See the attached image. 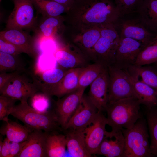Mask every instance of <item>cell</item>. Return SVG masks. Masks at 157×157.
<instances>
[{
    "label": "cell",
    "instance_id": "6da1fadb",
    "mask_svg": "<svg viewBox=\"0 0 157 157\" xmlns=\"http://www.w3.org/2000/svg\"><path fill=\"white\" fill-rule=\"evenodd\" d=\"M66 13L68 28L75 29L113 23L119 16L114 0H74Z\"/></svg>",
    "mask_w": 157,
    "mask_h": 157
},
{
    "label": "cell",
    "instance_id": "7a4b0ae2",
    "mask_svg": "<svg viewBox=\"0 0 157 157\" xmlns=\"http://www.w3.org/2000/svg\"><path fill=\"white\" fill-rule=\"evenodd\" d=\"M140 103L135 97L122 99L108 104L106 108L107 124L112 131L129 129L142 117Z\"/></svg>",
    "mask_w": 157,
    "mask_h": 157
},
{
    "label": "cell",
    "instance_id": "3957f363",
    "mask_svg": "<svg viewBox=\"0 0 157 157\" xmlns=\"http://www.w3.org/2000/svg\"><path fill=\"white\" fill-rule=\"evenodd\" d=\"M9 115L32 129L43 130L49 133L63 131L54 110L45 113L40 112L30 106L27 101L21 102L15 105L10 111Z\"/></svg>",
    "mask_w": 157,
    "mask_h": 157
},
{
    "label": "cell",
    "instance_id": "277c9868",
    "mask_svg": "<svg viewBox=\"0 0 157 157\" xmlns=\"http://www.w3.org/2000/svg\"><path fill=\"white\" fill-rule=\"evenodd\" d=\"M147 121L142 117L132 127L121 130L125 141L122 157H151Z\"/></svg>",
    "mask_w": 157,
    "mask_h": 157
},
{
    "label": "cell",
    "instance_id": "5b68a950",
    "mask_svg": "<svg viewBox=\"0 0 157 157\" xmlns=\"http://www.w3.org/2000/svg\"><path fill=\"white\" fill-rule=\"evenodd\" d=\"M100 36L94 45L90 59L106 67L113 65L120 38L113 23L100 26Z\"/></svg>",
    "mask_w": 157,
    "mask_h": 157
},
{
    "label": "cell",
    "instance_id": "8992f818",
    "mask_svg": "<svg viewBox=\"0 0 157 157\" xmlns=\"http://www.w3.org/2000/svg\"><path fill=\"white\" fill-rule=\"evenodd\" d=\"M113 24L120 38L136 40L145 47L154 40L157 35L146 26L138 13L120 15Z\"/></svg>",
    "mask_w": 157,
    "mask_h": 157
},
{
    "label": "cell",
    "instance_id": "52a82bcc",
    "mask_svg": "<svg viewBox=\"0 0 157 157\" xmlns=\"http://www.w3.org/2000/svg\"><path fill=\"white\" fill-rule=\"evenodd\" d=\"M23 71H16L0 91V95L19 100L20 102L27 101L29 98L32 97L40 90L33 75L31 80L26 75L22 73Z\"/></svg>",
    "mask_w": 157,
    "mask_h": 157
},
{
    "label": "cell",
    "instance_id": "ba28073f",
    "mask_svg": "<svg viewBox=\"0 0 157 157\" xmlns=\"http://www.w3.org/2000/svg\"><path fill=\"white\" fill-rule=\"evenodd\" d=\"M107 67L109 75L108 104L128 98H137L125 71L113 65Z\"/></svg>",
    "mask_w": 157,
    "mask_h": 157
},
{
    "label": "cell",
    "instance_id": "9c48e42d",
    "mask_svg": "<svg viewBox=\"0 0 157 157\" xmlns=\"http://www.w3.org/2000/svg\"><path fill=\"white\" fill-rule=\"evenodd\" d=\"M13 0L14 8L7 22L8 29L22 30L31 27L35 21L32 0Z\"/></svg>",
    "mask_w": 157,
    "mask_h": 157
},
{
    "label": "cell",
    "instance_id": "30bf717a",
    "mask_svg": "<svg viewBox=\"0 0 157 157\" xmlns=\"http://www.w3.org/2000/svg\"><path fill=\"white\" fill-rule=\"evenodd\" d=\"M53 55L58 63L67 69L84 67L89 65V59L69 41L58 47Z\"/></svg>",
    "mask_w": 157,
    "mask_h": 157
},
{
    "label": "cell",
    "instance_id": "8fae6325",
    "mask_svg": "<svg viewBox=\"0 0 157 157\" xmlns=\"http://www.w3.org/2000/svg\"><path fill=\"white\" fill-rule=\"evenodd\" d=\"M145 47L136 40L129 38H120L113 66L126 69L135 65L138 55Z\"/></svg>",
    "mask_w": 157,
    "mask_h": 157
},
{
    "label": "cell",
    "instance_id": "7c38bea8",
    "mask_svg": "<svg viewBox=\"0 0 157 157\" xmlns=\"http://www.w3.org/2000/svg\"><path fill=\"white\" fill-rule=\"evenodd\" d=\"M85 89L78 88L59 99L56 102L54 111L63 131L78 107Z\"/></svg>",
    "mask_w": 157,
    "mask_h": 157
},
{
    "label": "cell",
    "instance_id": "4fadbf2b",
    "mask_svg": "<svg viewBox=\"0 0 157 157\" xmlns=\"http://www.w3.org/2000/svg\"><path fill=\"white\" fill-rule=\"evenodd\" d=\"M69 41L89 59L92 50L100 36V26L80 29L68 28Z\"/></svg>",
    "mask_w": 157,
    "mask_h": 157
},
{
    "label": "cell",
    "instance_id": "5bb4252c",
    "mask_svg": "<svg viewBox=\"0 0 157 157\" xmlns=\"http://www.w3.org/2000/svg\"><path fill=\"white\" fill-rule=\"evenodd\" d=\"M91 125L85 129V142L87 149L91 155L97 154L106 131L107 118L102 112L98 111Z\"/></svg>",
    "mask_w": 157,
    "mask_h": 157
},
{
    "label": "cell",
    "instance_id": "9a60e30c",
    "mask_svg": "<svg viewBox=\"0 0 157 157\" xmlns=\"http://www.w3.org/2000/svg\"><path fill=\"white\" fill-rule=\"evenodd\" d=\"M98 111L88 96L84 94L65 130L69 129H85L92 124Z\"/></svg>",
    "mask_w": 157,
    "mask_h": 157
},
{
    "label": "cell",
    "instance_id": "2e32d148",
    "mask_svg": "<svg viewBox=\"0 0 157 157\" xmlns=\"http://www.w3.org/2000/svg\"><path fill=\"white\" fill-rule=\"evenodd\" d=\"M88 96L98 111H105L108 101L109 75L105 67L97 78L90 84Z\"/></svg>",
    "mask_w": 157,
    "mask_h": 157
},
{
    "label": "cell",
    "instance_id": "e0dca14e",
    "mask_svg": "<svg viewBox=\"0 0 157 157\" xmlns=\"http://www.w3.org/2000/svg\"><path fill=\"white\" fill-rule=\"evenodd\" d=\"M48 133L42 130L33 129L25 146L16 157H47L46 142Z\"/></svg>",
    "mask_w": 157,
    "mask_h": 157
},
{
    "label": "cell",
    "instance_id": "ac0fdd59",
    "mask_svg": "<svg viewBox=\"0 0 157 157\" xmlns=\"http://www.w3.org/2000/svg\"><path fill=\"white\" fill-rule=\"evenodd\" d=\"M124 141L121 130L116 131H106L97 154L106 157H122Z\"/></svg>",
    "mask_w": 157,
    "mask_h": 157
},
{
    "label": "cell",
    "instance_id": "d6986e66",
    "mask_svg": "<svg viewBox=\"0 0 157 157\" xmlns=\"http://www.w3.org/2000/svg\"><path fill=\"white\" fill-rule=\"evenodd\" d=\"M0 38L13 44L21 49L23 53L33 56L36 55L32 38L22 30L7 29L0 32Z\"/></svg>",
    "mask_w": 157,
    "mask_h": 157
},
{
    "label": "cell",
    "instance_id": "ffe728a7",
    "mask_svg": "<svg viewBox=\"0 0 157 157\" xmlns=\"http://www.w3.org/2000/svg\"><path fill=\"white\" fill-rule=\"evenodd\" d=\"M84 67L67 69L60 81L50 90L48 96L59 99L78 88L79 76Z\"/></svg>",
    "mask_w": 157,
    "mask_h": 157
},
{
    "label": "cell",
    "instance_id": "44dd1931",
    "mask_svg": "<svg viewBox=\"0 0 157 157\" xmlns=\"http://www.w3.org/2000/svg\"><path fill=\"white\" fill-rule=\"evenodd\" d=\"M84 130L69 129L64 131L67 150L72 157L92 156L86 147Z\"/></svg>",
    "mask_w": 157,
    "mask_h": 157
},
{
    "label": "cell",
    "instance_id": "7402d4cb",
    "mask_svg": "<svg viewBox=\"0 0 157 157\" xmlns=\"http://www.w3.org/2000/svg\"><path fill=\"white\" fill-rule=\"evenodd\" d=\"M124 70L129 76L137 98L140 104L149 109L157 106V92L151 87L132 76Z\"/></svg>",
    "mask_w": 157,
    "mask_h": 157
},
{
    "label": "cell",
    "instance_id": "603a6c76",
    "mask_svg": "<svg viewBox=\"0 0 157 157\" xmlns=\"http://www.w3.org/2000/svg\"><path fill=\"white\" fill-rule=\"evenodd\" d=\"M5 124L0 129L1 135H6L11 142H19L27 139L33 129L12 121L8 118L4 121Z\"/></svg>",
    "mask_w": 157,
    "mask_h": 157
},
{
    "label": "cell",
    "instance_id": "cb8c5ba5",
    "mask_svg": "<svg viewBox=\"0 0 157 157\" xmlns=\"http://www.w3.org/2000/svg\"><path fill=\"white\" fill-rule=\"evenodd\" d=\"M67 70L54 68L38 73V79L34 76L40 90L48 96L50 90L60 81Z\"/></svg>",
    "mask_w": 157,
    "mask_h": 157
},
{
    "label": "cell",
    "instance_id": "d4e9b609",
    "mask_svg": "<svg viewBox=\"0 0 157 157\" xmlns=\"http://www.w3.org/2000/svg\"><path fill=\"white\" fill-rule=\"evenodd\" d=\"M46 17L39 26V37L50 38L56 40L66 28L64 24V17L62 15Z\"/></svg>",
    "mask_w": 157,
    "mask_h": 157
},
{
    "label": "cell",
    "instance_id": "484cf974",
    "mask_svg": "<svg viewBox=\"0 0 157 157\" xmlns=\"http://www.w3.org/2000/svg\"><path fill=\"white\" fill-rule=\"evenodd\" d=\"M125 70L132 76L151 87L157 92V70L155 68L135 65Z\"/></svg>",
    "mask_w": 157,
    "mask_h": 157
},
{
    "label": "cell",
    "instance_id": "4316f807",
    "mask_svg": "<svg viewBox=\"0 0 157 157\" xmlns=\"http://www.w3.org/2000/svg\"><path fill=\"white\" fill-rule=\"evenodd\" d=\"M138 14L146 26L157 34V0H145Z\"/></svg>",
    "mask_w": 157,
    "mask_h": 157
},
{
    "label": "cell",
    "instance_id": "83f0119b",
    "mask_svg": "<svg viewBox=\"0 0 157 157\" xmlns=\"http://www.w3.org/2000/svg\"><path fill=\"white\" fill-rule=\"evenodd\" d=\"M66 140L65 135L56 132L49 133L46 142L47 157L64 156L66 153Z\"/></svg>",
    "mask_w": 157,
    "mask_h": 157
},
{
    "label": "cell",
    "instance_id": "f1b7e54d",
    "mask_svg": "<svg viewBox=\"0 0 157 157\" xmlns=\"http://www.w3.org/2000/svg\"><path fill=\"white\" fill-rule=\"evenodd\" d=\"M38 10L46 17H57L66 13L68 9L52 0H32Z\"/></svg>",
    "mask_w": 157,
    "mask_h": 157
},
{
    "label": "cell",
    "instance_id": "f546056e",
    "mask_svg": "<svg viewBox=\"0 0 157 157\" xmlns=\"http://www.w3.org/2000/svg\"><path fill=\"white\" fill-rule=\"evenodd\" d=\"M105 67L101 63L95 62L84 67L79 76L78 88H86L90 85Z\"/></svg>",
    "mask_w": 157,
    "mask_h": 157
},
{
    "label": "cell",
    "instance_id": "4dcf8cb0",
    "mask_svg": "<svg viewBox=\"0 0 157 157\" xmlns=\"http://www.w3.org/2000/svg\"><path fill=\"white\" fill-rule=\"evenodd\" d=\"M147 122L151 139L150 150L153 156L157 157V111L153 108H148Z\"/></svg>",
    "mask_w": 157,
    "mask_h": 157
},
{
    "label": "cell",
    "instance_id": "1f68e13d",
    "mask_svg": "<svg viewBox=\"0 0 157 157\" xmlns=\"http://www.w3.org/2000/svg\"><path fill=\"white\" fill-rule=\"evenodd\" d=\"M157 62V34L154 40L139 53L135 65L143 66Z\"/></svg>",
    "mask_w": 157,
    "mask_h": 157
},
{
    "label": "cell",
    "instance_id": "d6a6232c",
    "mask_svg": "<svg viewBox=\"0 0 157 157\" xmlns=\"http://www.w3.org/2000/svg\"><path fill=\"white\" fill-rule=\"evenodd\" d=\"M17 56L0 51V72L25 70L22 63Z\"/></svg>",
    "mask_w": 157,
    "mask_h": 157
},
{
    "label": "cell",
    "instance_id": "836d02e7",
    "mask_svg": "<svg viewBox=\"0 0 157 157\" xmlns=\"http://www.w3.org/2000/svg\"><path fill=\"white\" fill-rule=\"evenodd\" d=\"M120 15L138 13L145 0H114Z\"/></svg>",
    "mask_w": 157,
    "mask_h": 157
},
{
    "label": "cell",
    "instance_id": "e575fe53",
    "mask_svg": "<svg viewBox=\"0 0 157 157\" xmlns=\"http://www.w3.org/2000/svg\"><path fill=\"white\" fill-rule=\"evenodd\" d=\"M50 97L44 93L35 94L31 97V107L38 111L42 113L49 111V109L50 105Z\"/></svg>",
    "mask_w": 157,
    "mask_h": 157
},
{
    "label": "cell",
    "instance_id": "d590c367",
    "mask_svg": "<svg viewBox=\"0 0 157 157\" xmlns=\"http://www.w3.org/2000/svg\"><path fill=\"white\" fill-rule=\"evenodd\" d=\"M17 100L11 98L0 96V120L4 121L8 118L9 113L14 106Z\"/></svg>",
    "mask_w": 157,
    "mask_h": 157
},
{
    "label": "cell",
    "instance_id": "8d00e7d4",
    "mask_svg": "<svg viewBox=\"0 0 157 157\" xmlns=\"http://www.w3.org/2000/svg\"><path fill=\"white\" fill-rule=\"evenodd\" d=\"M0 51L14 55L23 53L22 51L12 43L0 38Z\"/></svg>",
    "mask_w": 157,
    "mask_h": 157
},
{
    "label": "cell",
    "instance_id": "74e56055",
    "mask_svg": "<svg viewBox=\"0 0 157 157\" xmlns=\"http://www.w3.org/2000/svg\"><path fill=\"white\" fill-rule=\"evenodd\" d=\"M26 140L22 142H11L10 157H16L20 152L26 143Z\"/></svg>",
    "mask_w": 157,
    "mask_h": 157
},
{
    "label": "cell",
    "instance_id": "f35d334b",
    "mask_svg": "<svg viewBox=\"0 0 157 157\" xmlns=\"http://www.w3.org/2000/svg\"><path fill=\"white\" fill-rule=\"evenodd\" d=\"M16 71L9 72H1L0 74V91L3 89L14 76Z\"/></svg>",
    "mask_w": 157,
    "mask_h": 157
},
{
    "label": "cell",
    "instance_id": "ab89813d",
    "mask_svg": "<svg viewBox=\"0 0 157 157\" xmlns=\"http://www.w3.org/2000/svg\"><path fill=\"white\" fill-rule=\"evenodd\" d=\"M11 142L7 138L3 140V145L0 151V157H10Z\"/></svg>",
    "mask_w": 157,
    "mask_h": 157
},
{
    "label": "cell",
    "instance_id": "60d3db41",
    "mask_svg": "<svg viewBox=\"0 0 157 157\" xmlns=\"http://www.w3.org/2000/svg\"><path fill=\"white\" fill-rule=\"evenodd\" d=\"M62 5L68 10L70 7L74 0H52Z\"/></svg>",
    "mask_w": 157,
    "mask_h": 157
},
{
    "label": "cell",
    "instance_id": "b9f144b4",
    "mask_svg": "<svg viewBox=\"0 0 157 157\" xmlns=\"http://www.w3.org/2000/svg\"><path fill=\"white\" fill-rule=\"evenodd\" d=\"M2 135H0V151H1L3 144V137Z\"/></svg>",
    "mask_w": 157,
    "mask_h": 157
},
{
    "label": "cell",
    "instance_id": "7bdbcfd3",
    "mask_svg": "<svg viewBox=\"0 0 157 157\" xmlns=\"http://www.w3.org/2000/svg\"><path fill=\"white\" fill-rule=\"evenodd\" d=\"M1 0H0V1H1Z\"/></svg>",
    "mask_w": 157,
    "mask_h": 157
},
{
    "label": "cell",
    "instance_id": "ee69618b",
    "mask_svg": "<svg viewBox=\"0 0 157 157\" xmlns=\"http://www.w3.org/2000/svg\"><path fill=\"white\" fill-rule=\"evenodd\" d=\"M156 110H157V109H156Z\"/></svg>",
    "mask_w": 157,
    "mask_h": 157
},
{
    "label": "cell",
    "instance_id": "f6af8a7d",
    "mask_svg": "<svg viewBox=\"0 0 157 157\" xmlns=\"http://www.w3.org/2000/svg\"></svg>",
    "mask_w": 157,
    "mask_h": 157
}]
</instances>
